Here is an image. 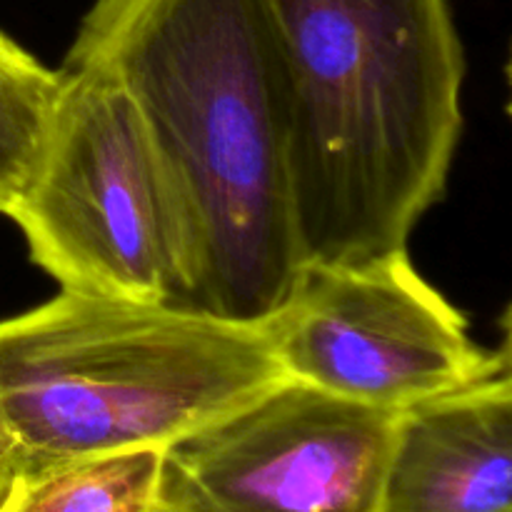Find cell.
I'll return each instance as SVG.
<instances>
[{
  "instance_id": "cell-1",
  "label": "cell",
  "mask_w": 512,
  "mask_h": 512,
  "mask_svg": "<svg viewBox=\"0 0 512 512\" xmlns=\"http://www.w3.org/2000/svg\"><path fill=\"white\" fill-rule=\"evenodd\" d=\"M65 63L113 75L143 120L178 228V308L263 323L303 270L270 0H95Z\"/></svg>"
},
{
  "instance_id": "cell-2",
  "label": "cell",
  "mask_w": 512,
  "mask_h": 512,
  "mask_svg": "<svg viewBox=\"0 0 512 512\" xmlns=\"http://www.w3.org/2000/svg\"><path fill=\"white\" fill-rule=\"evenodd\" d=\"M303 265L405 253L448 188L465 53L448 0H270Z\"/></svg>"
},
{
  "instance_id": "cell-3",
  "label": "cell",
  "mask_w": 512,
  "mask_h": 512,
  "mask_svg": "<svg viewBox=\"0 0 512 512\" xmlns=\"http://www.w3.org/2000/svg\"><path fill=\"white\" fill-rule=\"evenodd\" d=\"M280 380L260 325L60 290L0 320V475L165 450Z\"/></svg>"
},
{
  "instance_id": "cell-4",
  "label": "cell",
  "mask_w": 512,
  "mask_h": 512,
  "mask_svg": "<svg viewBox=\"0 0 512 512\" xmlns=\"http://www.w3.org/2000/svg\"><path fill=\"white\" fill-rule=\"evenodd\" d=\"M8 218L60 290L178 305V228L133 100L90 63H63L53 115Z\"/></svg>"
},
{
  "instance_id": "cell-5",
  "label": "cell",
  "mask_w": 512,
  "mask_h": 512,
  "mask_svg": "<svg viewBox=\"0 0 512 512\" xmlns=\"http://www.w3.org/2000/svg\"><path fill=\"white\" fill-rule=\"evenodd\" d=\"M285 378L370 408L403 413L510 368L405 253L358 265H303L260 323Z\"/></svg>"
},
{
  "instance_id": "cell-6",
  "label": "cell",
  "mask_w": 512,
  "mask_h": 512,
  "mask_svg": "<svg viewBox=\"0 0 512 512\" xmlns=\"http://www.w3.org/2000/svg\"><path fill=\"white\" fill-rule=\"evenodd\" d=\"M398 413L280 380L163 450L180 512H378Z\"/></svg>"
},
{
  "instance_id": "cell-7",
  "label": "cell",
  "mask_w": 512,
  "mask_h": 512,
  "mask_svg": "<svg viewBox=\"0 0 512 512\" xmlns=\"http://www.w3.org/2000/svg\"><path fill=\"white\" fill-rule=\"evenodd\" d=\"M378 512H512V373L398 413Z\"/></svg>"
},
{
  "instance_id": "cell-8",
  "label": "cell",
  "mask_w": 512,
  "mask_h": 512,
  "mask_svg": "<svg viewBox=\"0 0 512 512\" xmlns=\"http://www.w3.org/2000/svg\"><path fill=\"white\" fill-rule=\"evenodd\" d=\"M163 450L75 460L8 485L0 512H150L158 503Z\"/></svg>"
},
{
  "instance_id": "cell-9",
  "label": "cell",
  "mask_w": 512,
  "mask_h": 512,
  "mask_svg": "<svg viewBox=\"0 0 512 512\" xmlns=\"http://www.w3.org/2000/svg\"><path fill=\"white\" fill-rule=\"evenodd\" d=\"M60 70H48L35 55L0 33V213L8 215L38 160Z\"/></svg>"
},
{
  "instance_id": "cell-10",
  "label": "cell",
  "mask_w": 512,
  "mask_h": 512,
  "mask_svg": "<svg viewBox=\"0 0 512 512\" xmlns=\"http://www.w3.org/2000/svg\"><path fill=\"white\" fill-rule=\"evenodd\" d=\"M150 512H180V510H178V508H173V505L165 503V500H160V498H158V503L153 505V510H150Z\"/></svg>"
},
{
  "instance_id": "cell-11",
  "label": "cell",
  "mask_w": 512,
  "mask_h": 512,
  "mask_svg": "<svg viewBox=\"0 0 512 512\" xmlns=\"http://www.w3.org/2000/svg\"><path fill=\"white\" fill-rule=\"evenodd\" d=\"M8 480L3 478V475H0V500H3V495H5V490H8Z\"/></svg>"
}]
</instances>
